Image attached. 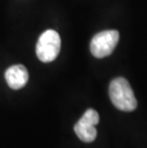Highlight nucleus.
I'll return each mask as SVG.
<instances>
[{"label": "nucleus", "mask_w": 147, "mask_h": 148, "mask_svg": "<svg viewBox=\"0 0 147 148\" xmlns=\"http://www.w3.org/2000/svg\"><path fill=\"white\" fill-rule=\"evenodd\" d=\"M109 96L116 108L124 112L134 111L137 102L134 92L127 79L117 77L111 81L109 86Z\"/></svg>", "instance_id": "nucleus-1"}, {"label": "nucleus", "mask_w": 147, "mask_h": 148, "mask_svg": "<svg viewBox=\"0 0 147 148\" xmlns=\"http://www.w3.org/2000/svg\"><path fill=\"white\" fill-rule=\"evenodd\" d=\"M61 39L55 30H47L42 33L36 43V56L40 61L51 62L55 60L60 52Z\"/></svg>", "instance_id": "nucleus-2"}, {"label": "nucleus", "mask_w": 147, "mask_h": 148, "mask_svg": "<svg viewBox=\"0 0 147 148\" xmlns=\"http://www.w3.org/2000/svg\"><path fill=\"white\" fill-rule=\"evenodd\" d=\"M120 34L116 30H107L96 34L90 44L92 55L96 58L110 56L118 42Z\"/></svg>", "instance_id": "nucleus-3"}, {"label": "nucleus", "mask_w": 147, "mask_h": 148, "mask_svg": "<svg viewBox=\"0 0 147 148\" xmlns=\"http://www.w3.org/2000/svg\"><path fill=\"white\" fill-rule=\"evenodd\" d=\"M99 121L98 113L94 109H88L75 125V132L80 140L92 143L96 138V125Z\"/></svg>", "instance_id": "nucleus-4"}, {"label": "nucleus", "mask_w": 147, "mask_h": 148, "mask_svg": "<svg viewBox=\"0 0 147 148\" xmlns=\"http://www.w3.org/2000/svg\"><path fill=\"white\" fill-rule=\"evenodd\" d=\"M5 79L9 87L14 90H19L27 84L29 73L23 65H14L9 67L5 72Z\"/></svg>", "instance_id": "nucleus-5"}]
</instances>
